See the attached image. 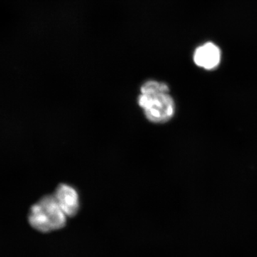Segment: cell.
<instances>
[{
  "label": "cell",
  "mask_w": 257,
  "mask_h": 257,
  "mask_svg": "<svg viewBox=\"0 0 257 257\" xmlns=\"http://www.w3.org/2000/svg\"><path fill=\"white\" fill-rule=\"evenodd\" d=\"M193 59L198 67L213 69L220 63L221 51L212 42H207L196 49Z\"/></svg>",
  "instance_id": "obj_4"
},
{
  "label": "cell",
  "mask_w": 257,
  "mask_h": 257,
  "mask_svg": "<svg viewBox=\"0 0 257 257\" xmlns=\"http://www.w3.org/2000/svg\"><path fill=\"white\" fill-rule=\"evenodd\" d=\"M57 204L67 217H74L80 209L78 192L68 184H61L54 194Z\"/></svg>",
  "instance_id": "obj_3"
},
{
  "label": "cell",
  "mask_w": 257,
  "mask_h": 257,
  "mask_svg": "<svg viewBox=\"0 0 257 257\" xmlns=\"http://www.w3.org/2000/svg\"><path fill=\"white\" fill-rule=\"evenodd\" d=\"M67 218L53 195L45 196L34 204L28 216L32 227L42 233L63 229L67 224Z\"/></svg>",
  "instance_id": "obj_1"
},
{
  "label": "cell",
  "mask_w": 257,
  "mask_h": 257,
  "mask_svg": "<svg viewBox=\"0 0 257 257\" xmlns=\"http://www.w3.org/2000/svg\"><path fill=\"white\" fill-rule=\"evenodd\" d=\"M138 104L147 119L154 123H165L175 113V101L167 92L141 93Z\"/></svg>",
  "instance_id": "obj_2"
}]
</instances>
